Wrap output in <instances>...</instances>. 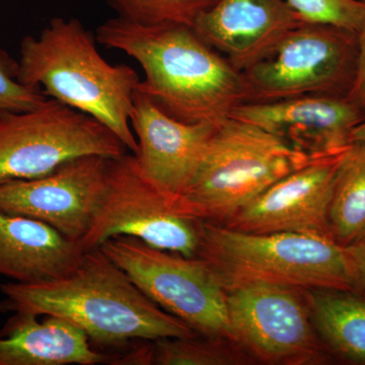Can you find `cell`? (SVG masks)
Returning a JSON list of instances; mask_svg holds the SVG:
<instances>
[{"label": "cell", "mask_w": 365, "mask_h": 365, "mask_svg": "<svg viewBox=\"0 0 365 365\" xmlns=\"http://www.w3.org/2000/svg\"><path fill=\"white\" fill-rule=\"evenodd\" d=\"M16 78L95 118L131 153H138L130 117L141 79L126 64H110L76 19H53L38 37L24 38Z\"/></svg>", "instance_id": "3"}, {"label": "cell", "mask_w": 365, "mask_h": 365, "mask_svg": "<svg viewBox=\"0 0 365 365\" xmlns=\"http://www.w3.org/2000/svg\"><path fill=\"white\" fill-rule=\"evenodd\" d=\"M350 139H351V143L365 144V118L353 129Z\"/></svg>", "instance_id": "26"}, {"label": "cell", "mask_w": 365, "mask_h": 365, "mask_svg": "<svg viewBox=\"0 0 365 365\" xmlns=\"http://www.w3.org/2000/svg\"><path fill=\"white\" fill-rule=\"evenodd\" d=\"M304 23L287 0H218L196 19L197 35L244 72Z\"/></svg>", "instance_id": "15"}, {"label": "cell", "mask_w": 365, "mask_h": 365, "mask_svg": "<svg viewBox=\"0 0 365 365\" xmlns=\"http://www.w3.org/2000/svg\"><path fill=\"white\" fill-rule=\"evenodd\" d=\"M96 40L138 62L144 81L136 91L180 121L220 123L252 102L244 73L192 26L145 25L118 16L98 26Z\"/></svg>", "instance_id": "1"}, {"label": "cell", "mask_w": 365, "mask_h": 365, "mask_svg": "<svg viewBox=\"0 0 365 365\" xmlns=\"http://www.w3.org/2000/svg\"><path fill=\"white\" fill-rule=\"evenodd\" d=\"M351 258L357 279V292L365 294V237L359 242L346 247Z\"/></svg>", "instance_id": "25"}, {"label": "cell", "mask_w": 365, "mask_h": 365, "mask_svg": "<svg viewBox=\"0 0 365 365\" xmlns=\"http://www.w3.org/2000/svg\"><path fill=\"white\" fill-rule=\"evenodd\" d=\"M357 59L356 32L304 21L290 31L267 58L242 73L252 102L304 96L348 98L356 76Z\"/></svg>", "instance_id": "7"}, {"label": "cell", "mask_w": 365, "mask_h": 365, "mask_svg": "<svg viewBox=\"0 0 365 365\" xmlns=\"http://www.w3.org/2000/svg\"><path fill=\"white\" fill-rule=\"evenodd\" d=\"M18 62L0 51V119L39 107L48 97L41 88L23 85L16 78Z\"/></svg>", "instance_id": "23"}, {"label": "cell", "mask_w": 365, "mask_h": 365, "mask_svg": "<svg viewBox=\"0 0 365 365\" xmlns=\"http://www.w3.org/2000/svg\"><path fill=\"white\" fill-rule=\"evenodd\" d=\"M127 150L95 118L48 98L0 119V185L46 176L73 158H116Z\"/></svg>", "instance_id": "8"}, {"label": "cell", "mask_w": 365, "mask_h": 365, "mask_svg": "<svg viewBox=\"0 0 365 365\" xmlns=\"http://www.w3.org/2000/svg\"><path fill=\"white\" fill-rule=\"evenodd\" d=\"M328 228L342 247L365 237V144L352 143L343 155L329 204Z\"/></svg>", "instance_id": "19"}, {"label": "cell", "mask_w": 365, "mask_h": 365, "mask_svg": "<svg viewBox=\"0 0 365 365\" xmlns=\"http://www.w3.org/2000/svg\"><path fill=\"white\" fill-rule=\"evenodd\" d=\"M359 36V59L356 76L348 98L365 112V23Z\"/></svg>", "instance_id": "24"}, {"label": "cell", "mask_w": 365, "mask_h": 365, "mask_svg": "<svg viewBox=\"0 0 365 365\" xmlns=\"http://www.w3.org/2000/svg\"><path fill=\"white\" fill-rule=\"evenodd\" d=\"M128 20L145 25L174 24L193 26L196 19L218 0H108Z\"/></svg>", "instance_id": "21"}, {"label": "cell", "mask_w": 365, "mask_h": 365, "mask_svg": "<svg viewBox=\"0 0 365 365\" xmlns=\"http://www.w3.org/2000/svg\"><path fill=\"white\" fill-rule=\"evenodd\" d=\"M110 158L85 155L46 176L0 185V211L26 216L81 242L104 192Z\"/></svg>", "instance_id": "11"}, {"label": "cell", "mask_w": 365, "mask_h": 365, "mask_svg": "<svg viewBox=\"0 0 365 365\" xmlns=\"http://www.w3.org/2000/svg\"><path fill=\"white\" fill-rule=\"evenodd\" d=\"M196 258L205 262L225 287L258 282L300 290L357 292L347 248L328 235L251 234L202 222Z\"/></svg>", "instance_id": "4"}, {"label": "cell", "mask_w": 365, "mask_h": 365, "mask_svg": "<svg viewBox=\"0 0 365 365\" xmlns=\"http://www.w3.org/2000/svg\"><path fill=\"white\" fill-rule=\"evenodd\" d=\"M312 158L257 125L227 117L186 188L168 199L182 215L222 223Z\"/></svg>", "instance_id": "5"}, {"label": "cell", "mask_w": 365, "mask_h": 365, "mask_svg": "<svg viewBox=\"0 0 365 365\" xmlns=\"http://www.w3.org/2000/svg\"><path fill=\"white\" fill-rule=\"evenodd\" d=\"M222 338L191 337L144 340L133 349L135 365H235L246 361L235 345Z\"/></svg>", "instance_id": "20"}, {"label": "cell", "mask_w": 365, "mask_h": 365, "mask_svg": "<svg viewBox=\"0 0 365 365\" xmlns=\"http://www.w3.org/2000/svg\"><path fill=\"white\" fill-rule=\"evenodd\" d=\"M316 332L333 352L365 364V297L343 290H304Z\"/></svg>", "instance_id": "18"}, {"label": "cell", "mask_w": 365, "mask_h": 365, "mask_svg": "<svg viewBox=\"0 0 365 365\" xmlns=\"http://www.w3.org/2000/svg\"><path fill=\"white\" fill-rule=\"evenodd\" d=\"M307 23L329 24L359 33L365 23L361 0H287Z\"/></svg>", "instance_id": "22"}, {"label": "cell", "mask_w": 365, "mask_h": 365, "mask_svg": "<svg viewBox=\"0 0 365 365\" xmlns=\"http://www.w3.org/2000/svg\"><path fill=\"white\" fill-rule=\"evenodd\" d=\"M362 2H364V4H365V0H361Z\"/></svg>", "instance_id": "27"}, {"label": "cell", "mask_w": 365, "mask_h": 365, "mask_svg": "<svg viewBox=\"0 0 365 365\" xmlns=\"http://www.w3.org/2000/svg\"><path fill=\"white\" fill-rule=\"evenodd\" d=\"M130 125L138 143L134 155L139 167L170 198L179 195L191 181L218 123L180 121L136 91Z\"/></svg>", "instance_id": "14"}, {"label": "cell", "mask_w": 365, "mask_h": 365, "mask_svg": "<svg viewBox=\"0 0 365 365\" xmlns=\"http://www.w3.org/2000/svg\"><path fill=\"white\" fill-rule=\"evenodd\" d=\"M312 158L220 225L251 234L328 235V210L343 155Z\"/></svg>", "instance_id": "12"}, {"label": "cell", "mask_w": 365, "mask_h": 365, "mask_svg": "<svg viewBox=\"0 0 365 365\" xmlns=\"http://www.w3.org/2000/svg\"><path fill=\"white\" fill-rule=\"evenodd\" d=\"M86 250L54 227L0 211V275L21 284L58 279L81 263Z\"/></svg>", "instance_id": "16"}, {"label": "cell", "mask_w": 365, "mask_h": 365, "mask_svg": "<svg viewBox=\"0 0 365 365\" xmlns=\"http://www.w3.org/2000/svg\"><path fill=\"white\" fill-rule=\"evenodd\" d=\"M98 248L163 311L199 335L232 342L227 289L205 262L124 235L111 237Z\"/></svg>", "instance_id": "6"}, {"label": "cell", "mask_w": 365, "mask_h": 365, "mask_svg": "<svg viewBox=\"0 0 365 365\" xmlns=\"http://www.w3.org/2000/svg\"><path fill=\"white\" fill-rule=\"evenodd\" d=\"M14 313L0 331V365H116L78 327L58 317Z\"/></svg>", "instance_id": "17"}, {"label": "cell", "mask_w": 365, "mask_h": 365, "mask_svg": "<svg viewBox=\"0 0 365 365\" xmlns=\"http://www.w3.org/2000/svg\"><path fill=\"white\" fill-rule=\"evenodd\" d=\"M225 289L232 342L237 347L269 364L324 359L304 290L258 282Z\"/></svg>", "instance_id": "10"}, {"label": "cell", "mask_w": 365, "mask_h": 365, "mask_svg": "<svg viewBox=\"0 0 365 365\" xmlns=\"http://www.w3.org/2000/svg\"><path fill=\"white\" fill-rule=\"evenodd\" d=\"M230 117L257 125L311 158L335 155L351 145L365 112L349 98L304 96L240 106Z\"/></svg>", "instance_id": "13"}, {"label": "cell", "mask_w": 365, "mask_h": 365, "mask_svg": "<svg viewBox=\"0 0 365 365\" xmlns=\"http://www.w3.org/2000/svg\"><path fill=\"white\" fill-rule=\"evenodd\" d=\"M0 292L2 313L58 317L104 346L198 335L144 294L100 248L86 251L63 277L34 284L9 281Z\"/></svg>", "instance_id": "2"}, {"label": "cell", "mask_w": 365, "mask_h": 365, "mask_svg": "<svg viewBox=\"0 0 365 365\" xmlns=\"http://www.w3.org/2000/svg\"><path fill=\"white\" fill-rule=\"evenodd\" d=\"M201 220L182 215L143 174L133 153L110 158L105 189L93 222L79 242L86 251L111 237H135L153 248L196 258Z\"/></svg>", "instance_id": "9"}]
</instances>
